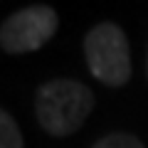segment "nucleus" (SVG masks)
<instances>
[{
	"instance_id": "f257e3e1",
	"label": "nucleus",
	"mask_w": 148,
	"mask_h": 148,
	"mask_svg": "<svg viewBox=\"0 0 148 148\" xmlns=\"http://www.w3.org/2000/svg\"><path fill=\"white\" fill-rule=\"evenodd\" d=\"M94 109V94L77 79L45 82L35 96V114L45 133L64 138L77 133Z\"/></svg>"
},
{
	"instance_id": "f03ea898",
	"label": "nucleus",
	"mask_w": 148,
	"mask_h": 148,
	"mask_svg": "<svg viewBox=\"0 0 148 148\" xmlns=\"http://www.w3.org/2000/svg\"><path fill=\"white\" fill-rule=\"evenodd\" d=\"M84 59L106 86H123L131 79L128 40L116 22H99L84 35Z\"/></svg>"
},
{
	"instance_id": "7ed1b4c3",
	"label": "nucleus",
	"mask_w": 148,
	"mask_h": 148,
	"mask_svg": "<svg viewBox=\"0 0 148 148\" xmlns=\"http://www.w3.org/2000/svg\"><path fill=\"white\" fill-rule=\"evenodd\" d=\"M59 17L49 5H27L0 25V47L8 54L37 52L57 32Z\"/></svg>"
},
{
	"instance_id": "20e7f679",
	"label": "nucleus",
	"mask_w": 148,
	"mask_h": 148,
	"mask_svg": "<svg viewBox=\"0 0 148 148\" xmlns=\"http://www.w3.org/2000/svg\"><path fill=\"white\" fill-rule=\"evenodd\" d=\"M0 148H25L20 126L5 109H0Z\"/></svg>"
},
{
	"instance_id": "39448f33",
	"label": "nucleus",
	"mask_w": 148,
	"mask_h": 148,
	"mask_svg": "<svg viewBox=\"0 0 148 148\" xmlns=\"http://www.w3.org/2000/svg\"><path fill=\"white\" fill-rule=\"evenodd\" d=\"M91 148H146L141 138H136L133 133L126 131H116V133H109V136L99 138Z\"/></svg>"
}]
</instances>
